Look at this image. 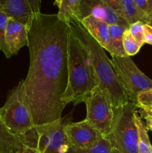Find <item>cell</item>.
Segmentation results:
<instances>
[{
  "label": "cell",
  "mask_w": 152,
  "mask_h": 153,
  "mask_svg": "<svg viewBox=\"0 0 152 153\" xmlns=\"http://www.w3.org/2000/svg\"><path fill=\"white\" fill-rule=\"evenodd\" d=\"M150 25H151V26H152V22H151V23H150Z\"/></svg>",
  "instance_id": "obj_29"
},
{
  "label": "cell",
  "mask_w": 152,
  "mask_h": 153,
  "mask_svg": "<svg viewBox=\"0 0 152 153\" xmlns=\"http://www.w3.org/2000/svg\"><path fill=\"white\" fill-rule=\"evenodd\" d=\"M65 124L61 118L50 123L34 126L37 149L41 153H68L70 145L64 131Z\"/></svg>",
  "instance_id": "obj_8"
},
{
  "label": "cell",
  "mask_w": 152,
  "mask_h": 153,
  "mask_svg": "<svg viewBox=\"0 0 152 153\" xmlns=\"http://www.w3.org/2000/svg\"><path fill=\"white\" fill-rule=\"evenodd\" d=\"M21 144L20 137L13 134L7 129L0 117V153L16 152Z\"/></svg>",
  "instance_id": "obj_16"
},
{
  "label": "cell",
  "mask_w": 152,
  "mask_h": 153,
  "mask_svg": "<svg viewBox=\"0 0 152 153\" xmlns=\"http://www.w3.org/2000/svg\"><path fill=\"white\" fill-rule=\"evenodd\" d=\"M130 33L137 41V43L142 46L145 44L144 39V23L142 22H137L135 23L130 25L129 28Z\"/></svg>",
  "instance_id": "obj_22"
},
{
  "label": "cell",
  "mask_w": 152,
  "mask_h": 153,
  "mask_svg": "<svg viewBox=\"0 0 152 153\" xmlns=\"http://www.w3.org/2000/svg\"><path fill=\"white\" fill-rule=\"evenodd\" d=\"M110 55L116 56H127L123 46V34L126 27L119 25H110Z\"/></svg>",
  "instance_id": "obj_17"
},
{
  "label": "cell",
  "mask_w": 152,
  "mask_h": 153,
  "mask_svg": "<svg viewBox=\"0 0 152 153\" xmlns=\"http://www.w3.org/2000/svg\"><path fill=\"white\" fill-rule=\"evenodd\" d=\"M83 102L86 107L85 120L105 137L111 131L114 120L110 94L95 86Z\"/></svg>",
  "instance_id": "obj_7"
},
{
  "label": "cell",
  "mask_w": 152,
  "mask_h": 153,
  "mask_svg": "<svg viewBox=\"0 0 152 153\" xmlns=\"http://www.w3.org/2000/svg\"><path fill=\"white\" fill-rule=\"evenodd\" d=\"M123 46L126 55L130 57L137 55L142 47L131 35L128 29L125 30L123 34Z\"/></svg>",
  "instance_id": "obj_20"
},
{
  "label": "cell",
  "mask_w": 152,
  "mask_h": 153,
  "mask_svg": "<svg viewBox=\"0 0 152 153\" xmlns=\"http://www.w3.org/2000/svg\"><path fill=\"white\" fill-rule=\"evenodd\" d=\"M137 107L131 102L114 109V120L107 139L120 153H139L138 131L134 122Z\"/></svg>",
  "instance_id": "obj_5"
},
{
  "label": "cell",
  "mask_w": 152,
  "mask_h": 153,
  "mask_svg": "<svg viewBox=\"0 0 152 153\" xmlns=\"http://www.w3.org/2000/svg\"><path fill=\"white\" fill-rule=\"evenodd\" d=\"M15 153H41L37 148L31 147V146H25V145L21 144Z\"/></svg>",
  "instance_id": "obj_27"
},
{
  "label": "cell",
  "mask_w": 152,
  "mask_h": 153,
  "mask_svg": "<svg viewBox=\"0 0 152 153\" xmlns=\"http://www.w3.org/2000/svg\"><path fill=\"white\" fill-rule=\"evenodd\" d=\"M137 105L152 107V89L148 90L139 94Z\"/></svg>",
  "instance_id": "obj_25"
},
{
  "label": "cell",
  "mask_w": 152,
  "mask_h": 153,
  "mask_svg": "<svg viewBox=\"0 0 152 153\" xmlns=\"http://www.w3.org/2000/svg\"><path fill=\"white\" fill-rule=\"evenodd\" d=\"M69 25L57 14L36 15L28 31L30 66L24 81L34 126L62 118L61 98L68 85Z\"/></svg>",
  "instance_id": "obj_1"
},
{
  "label": "cell",
  "mask_w": 152,
  "mask_h": 153,
  "mask_svg": "<svg viewBox=\"0 0 152 153\" xmlns=\"http://www.w3.org/2000/svg\"><path fill=\"white\" fill-rule=\"evenodd\" d=\"M98 86L89 56L72 33L68 34V85L61 98L65 106L83 102L92 90Z\"/></svg>",
  "instance_id": "obj_3"
},
{
  "label": "cell",
  "mask_w": 152,
  "mask_h": 153,
  "mask_svg": "<svg viewBox=\"0 0 152 153\" xmlns=\"http://www.w3.org/2000/svg\"><path fill=\"white\" fill-rule=\"evenodd\" d=\"M0 117L7 129L16 136L24 135L34 128L31 111L25 99L23 80L9 91L5 103L0 108Z\"/></svg>",
  "instance_id": "obj_4"
},
{
  "label": "cell",
  "mask_w": 152,
  "mask_h": 153,
  "mask_svg": "<svg viewBox=\"0 0 152 153\" xmlns=\"http://www.w3.org/2000/svg\"><path fill=\"white\" fill-rule=\"evenodd\" d=\"M80 22L104 50L111 52L110 25L92 16L84 18Z\"/></svg>",
  "instance_id": "obj_14"
},
{
  "label": "cell",
  "mask_w": 152,
  "mask_h": 153,
  "mask_svg": "<svg viewBox=\"0 0 152 153\" xmlns=\"http://www.w3.org/2000/svg\"><path fill=\"white\" fill-rule=\"evenodd\" d=\"M58 7V18L66 25L77 20L80 22V0H56L54 3Z\"/></svg>",
  "instance_id": "obj_15"
},
{
  "label": "cell",
  "mask_w": 152,
  "mask_h": 153,
  "mask_svg": "<svg viewBox=\"0 0 152 153\" xmlns=\"http://www.w3.org/2000/svg\"><path fill=\"white\" fill-rule=\"evenodd\" d=\"M113 146L110 142L103 137L95 146L88 149H75L70 147L68 153H111Z\"/></svg>",
  "instance_id": "obj_19"
},
{
  "label": "cell",
  "mask_w": 152,
  "mask_h": 153,
  "mask_svg": "<svg viewBox=\"0 0 152 153\" xmlns=\"http://www.w3.org/2000/svg\"><path fill=\"white\" fill-rule=\"evenodd\" d=\"M110 62L129 102L137 105L139 94L152 89V80L137 67L130 56L112 55Z\"/></svg>",
  "instance_id": "obj_6"
},
{
  "label": "cell",
  "mask_w": 152,
  "mask_h": 153,
  "mask_svg": "<svg viewBox=\"0 0 152 153\" xmlns=\"http://www.w3.org/2000/svg\"><path fill=\"white\" fill-rule=\"evenodd\" d=\"M113 11L130 25L137 22L148 24L145 15L137 7L135 0H104Z\"/></svg>",
  "instance_id": "obj_13"
},
{
  "label": "cell",
  "mask_w": 152,
  "mask_h": 153,
  "mask_svg": "<svg viewBox=\"0 0 152 153\" xmlns=\"http://www.w3.org/2000/svg\"><path fill=\"white\" fill-rule=\"evenodd\" d=\"M10 153H15V152H10Z\"/></svg>",
  "instance_id": "obj_30"
},
{
  "label": "cell",
  "mask_w": 152,
  "mask_h": 153,
  "mask_svg": "<svg viewBox=\"0 0 152 153\" xmlns=\"http://www.w3.org/2000/svg\"><path fill=\"white\" fill-rule=\"evenodd\" d=\"M69 29L87 53L98 86L110 94L113 109L119 108L130 102L104 48L98 44L78 21L70 22Z\"/></svg>",
  "instance_id": "obj_2"
},
{
  "label": "cell",
  "mask_w": 152,
  "mask_h": 153,
  "mask_svg": "<svg viewBox=\"0 0 152 153\" xmlns=\"http://www.w3.org/2000/svg\"><path fill=\"white\" fill-rule=\"evenodd\" d=\"M9 18L4 13L0 11V50L4 54L7 58H10V55L5 43V32Z\"/></svg>",
  "instance_id": "obj_21"
},
{
  "label": "cell",
  "mask_w": 152,
  "mask_h": 153,
  "mask_svg": "<svg viewBox=\"0 0 152 153\" xmlns=\"http://www.w3.org/2000/svg\"><path fill=\"white\" fill-rule=\"evenodd\" d=\"M111 153H120V152H119V151H118L116 149H115V148H113V149H112Z\"/></svg>",
  "instance_id": "obj_28"
},
{
  "label": "cell",
  "mask_w": 152,
  "mask_h": 153,
  "mask_svg": "<svg viewBox=\"0 0 152 153\" xmlns=\"http://www.w3.org/2000/svg\"><path fill=\"white\" fill-rule=\"evenodd\" d=\"M80 19L92 16L108 25H119L129 28L130 25L118 16L104 0H80Z\"/></svg>",
  "instance_id": "obj_11"
},
{
  "label": "cell",
  "mask_w": 152,
  "mask_h": 153,
  "mask_svg": "<svg viewBox=\"0 0 152 153\" xmlns=\"http://www.w3.org/2000/svg\"><path fill=\"white\" fill-rule=\"evenodd\" d=\"M40 4L39 0H0V11L29 31L36 15L40 13Z\"/></svg>",
  "instance_id": "obj_9"
},
{
  "label": "cell",
  "mask_w": 152,
  "mask_h": 153,
  "mask_svg": "<svg viewBox=\"0 0 152 153\" xmlns=\"http://www.w3.org/2000/svg\"><path fill=\"white\" fill-rule=\"evenodd\" d=\"M5 43L10 55H17L21 48L28 46V30L25 25L9 19L6 28Z\"/></svg>",
  "instance_id": "obj_12"
},
{
  "label": "cell",
  "mask_w": 152,
  "mask_h": 153,
  "mask_svg": "<svg viewBox=\"0 0 152 153\" xmlns=\"http://www.w3.org/2000/svg\"><path fill=\"white\" fill-rule=\"evenodd\" d=\"M137 7L145 15L148 24L152 22V0H135Z\"/></svg>",
  "instance_id": "obj_23"
},
{
  "label": "cell",
  "mask_w": 152,
  "mask_h": 153,
  "mask_svg": "<svg viewBox=\"0 0 152 153\" xmlns=\"http://www.w3.org/2000/svg\"><path fill=\"white\" fill-rule=\"evenodd\" d=\"M64 131L70 147L75 149L91 148L104 137L86 120L77 123H66Z\"/></svg>",
  "instance_id": "obj_10"
},
{
  "label": "cell",
  "mask_w": 152,
  "mask_h": 153,
  "mask_svg": "<svg viewBox=\"0 0 152 153\" xmlns=\"http://www.w3.org/2000/svg\"><path fill=\"white\" fill-rule=\"evenodd\" d=\"M145 43L152 45V26L150 24H144Z\"/></svg>",
  "instance_id": "obj_26"
},
{
  "label": "cell",
  "mask_w": 152,
  "mask_h": 153,
  "mask_svg": "<svg viewBox=\"0 0 152 153\" xmlns=\"http://www.w3.org/2000/svg\"><path fill=\"white\" fill-rule=\"evenodd\" d=\"M134 122L138 131L139 153H152V145L148 133V130L137 111L134 114Z\"/></svg>",
  "instance_id": "obj_18"
},
{
  "label": "cell",
  "mask_w": 152,
  "mask_h": 153,
  "mask_svg": "<svg viewBox=\"0 0 152 153\" xmlns=\"http://www.w3.org/2000/svg\"><path fill=\"white\" fill-rule=\"evenodd\" d=\"M137 112L140 114L141 119H144L145 126L148 130L152 132V107L137 105Z\"/></svg>",
  "instance_id": "obj_24"
}]
</instances>
